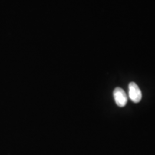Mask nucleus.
I'll use <instances>...</instances> for the list:
<instances>
[{"label":"nucleus","instance_id":"obj_1","mask_svg":"<svg viewBox=\"0 0 155 155\" xmlns=\"http://www.w3.org/2000/svg\"><path fill=\"white\" fill-rule=\"evenodd\" d=\"M129 95L130 99L134 103H139L142 97V94L139 86L134 82H131L129 85Z\"/></svg>","mask_w":155,"mask_h":155},{"label":"nucleus","instance_id":"obj_2","mask_svg":"<svg viewBox=\"0 0 155 155\" xmlns=\"http://www.w3.org/2000/svg\"><path fill=\"white\" fill-rule=\"evenodd\" d=\"M114 98L116 104L119 107H124L127 103V96L123 89L116 88L114 91Z\"/></svg>","mask_w":155,"mask_h":155}]
</instances>
